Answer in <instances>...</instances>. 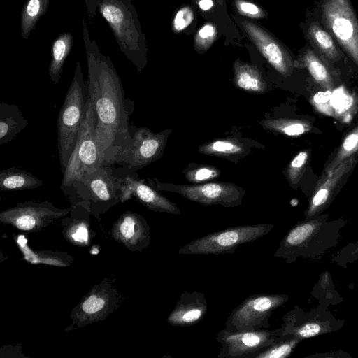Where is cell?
I'll use <instances>...</instances> for the list:
<instances>
[{"mask_svg":"<svg viewBox=\"0 0 358 358\" xmlns=\"http://www.w3.org/2000/svg\"><path fill=\"white\" fill-rule=\"evenodd\" d=\"M236 7L241 15L252 17L261 18L265 16L264 12L256 4L245 0H236Z\"/></svg>","mask_w":358,"mask_h":358,"instance_id":"cell-36","label":"cell"},{"mask_svg":"<svg viewBox=\"0 0 358 358\" xmlns=\"http://www.w3.org/2000/svg\"><path fill=\"white\" fill-rule=\"evenodd\" d=\"M96 142V117L89 96L78 138L60 185L66 195L86 174L101 165Z\"/></svg>","mask_w":358,"mask_h":358,"instance_id":"cell-5","label":"cell"},{"mask_svg":"<svg viewBox=\"0 0 358 358\" xmlns=\"http://www.w3.org/2000/svg\"><path fill=\"white\" fill-rule=\"evenodd\" d=\"M121 51L138 71L143 68L140 55L141 31L134 6L129 0H96Z\"/></svg>","mask_w":358,"mask_h":358,"instance_id":"cell-6","label":"cell"},{"mask_svg":"<svg viewBox=\"0 0 358 358\" xmlns=\"http://www.w3.org/2000/svg\"><path fill=\"white\" fill-rule=\"evenodd\" d=\"M309 152H299L291 161L287 169V175L292 185H296L302 178L308 161Z\"/></svg>","mask_w":358,"mask_h":358,"instance_id":"cell-32","label":"cell"},{"mask_svg":"<svg viewBox=\"0 0 358 358\" xmlns=\"http://www.w3.org/2000/svg\"><path fill=\"white\" fill-rule=\"evenodd\" d=\"M15 239L23 255L24 259L31 264H44L66 267L71 265L73 260V257L66 252L50 250H33L27 245V240L24 236H16Z\"/></svg>","mask_w":358,"mask_h":358,"instance_id":"cell-23","label":"cell"},{"mask_svg":"<svg viewBox=\"0 0 358 358\" xmlns=\"http://www.w3.org/2000/svg\"><path fill=\"white\" fill-rule=\"evenodd\" d=\"M43 181L30 172L11 167L0 171V191H18L38 188Z\"/></svg>","mask_w":358,"mask_h":358,"instance_id":"cell-24","label":"cell"},{"mask_svg":"<svg viewBox=\"0 0 358 358\" xmlns=\"http://www.w3.org/2000/svg\"><path fill=\"white\" fill-rule=\"evenodd\" d=\"M303 29L308 43L329 64L338 63L348 57L311 13L310 16L304 22Z\"/></svg>","mask_w":358,"mask_h":358,"instance_id":"cell-20","label":"cell"},{"mask_svg":"<svg viewBox=\"0 0 358 358\" xmlns=\"http://www.w3.org/2000/svg\"><path fill=\"white\" fill-rule=\"evenodd\" d=\"M218 171L213 167L204 166L189 170L186 173V178L194 182L206 181L218 176Z\"/></svg>","mask_w":358,"mask_h":358,"instance_id":"cell-34","label":"cell"},{"mask_svg":"<svg viewBox=\"0 0 358 358\" xmlns=\"http://www.w3.org/2000/svg\"><path fill=\"white\" fill-rule=\"evenodd\" d=\"M111 236L131 252H141L150 243V228L146 220L132 211H126L113 223Z\"/></svg>","mask_w":358,"mask_h":358,"instance_id":"cell-16","label":"cell"},{"mask_svg":"<svg viewBox=\"0 0 358 358\" xmlns=\"http://www.w3.org/2000/svg\"><path fill=\"white\" fill-rule=\"evenodd\" d=\"M87 63V87L96 117V142L102 164H110L129 137L134 102L125 97L119 75L108 56L92 41L83 22Z\"/></svg>","mask_w":358,"mask_h":358,"instance_id":"cell-1","label":"cell"},{"mask_svg":"<svg viewBox=\"0 0 358 358\" xmlns=\"http://www.w3.org/2000/svg\"><path fill=\"white\" fill-rule=\"evenodd\" d=\"M50 0H27L22 10L21 34L27 39L40 17L45 13Z\"/></svg>","mask_w":358,"mask_h":358,"instance_id":"cell-28","label":"cell"},{"mask_svg":"<svg viewBox=\"0 0 358 358\" xmlns=\"http://www.w3.org/2000/svg\"><path fill=\"white\" fill-rule=\"evenodd\" d=\"M355 163L354 155L343 162L333 171L321 175L307 210L308 217L320 212L330 202L336 189Z\"/></svg>","mask_w":358,"mask_h":358,"instance_id":"cell-18","label":"cell"},{"mask_svg":"<svg viewBox=\"0 0 358 358\" xmlns=\"http://www.w3.org/2000/svg\"><path fill=\"white\" fill-rule=\"evenodd\" d=\"M129 133V138L113 158L111 165L136 172L162 156L169 131L155 133L130 123Z\"/></svg>","mask_w":358,"mask_h":358,"instance_id":"cell-8","label":"cell"},{"mask_svg":"<svg viewBox=\"0 0 358 358\" xmlns=\"http://www.w3.org/2000/svg\"><path fill=\"white\" fill-rule=\"evenodd\" d=\"M198 4L202 10L206 11L213 7V2L212 0H199Z\"/></svg>","mask_w":358,"mask_h":358,"instance_id":"cell-37","label":"cell"},{"mask_svg":"<svg viewBox=\"0 0 358 358\" xmlns=\"http://www.w3.org/2000/svg\"><path fill=\"white\" fill-rule=\"evenodd\" d=\"M120 201L125 202L132 198L136 199L148 209L174 215L181 214L177 206L159 193L145 181L138 178L135 171L119 167Z\"/></svg>","mask_w":358,"mask_h":358,"instance_id":"cell-14","label":"cell"},{"mask_svg":"<svg viewBox=\"0 0 358 358\" xmlns=\"http://www.w3.org/2000/svg\"><path fill=\"white\" fill-rule=\"evenodd\" d=\"M199 150L206 155L223 156L240 153L243 151V147L236 140L220 139L203 144Z\"/></svg>","mask_w":358,"mask_h":358,"instance_id":"cell-31","label":"cell"},{"mask_svg":"<svg viewBox=\"0 0 358 358\" xmlns=\"http://www.w3.org/2000/svg\"><path fill=\"white\" fill-rule=\"evenodd\" d=\"M301 339L290 335H283L265 350L259 353L255 358H285L289 356Z\"/></svg>","mask_w":358,"mask_h":358,"instance_id":"cell-30","label":"cell"},{"mask_svg":"<svg viewBox=\"0 0 358 358\" xmlns=\"http://www.w3.org/2000/svg\"><path fill=\"white\" fill-rule=\"evenodd\" d=\"M29 124L19 107L13 103H0V145L12 141Z\"/></svg>","mask_w":358,"mask_h":358,"instance_id":"cell-22","label":"cell"},{"mask_svg":"<svg viewBox=\"0 0 358 358\" xmlns=\"http://www.w3.org/2000/svg\"><path fill=\"white\" fill-rule=\"evenodd\" d=\"M89 97L87 81L84 80L80 63L76 62L71 83L59 110L57 141L62 174L73 152Z\"/></svg>","mask_w":358,"mask_h":358,"instance_id":"cell-3","label":"cell"},{"mask_svg":"<svg viewBox=\"0 0 358 358\" xmlns=\"http://www.w3.org/2000/svg\"><path fill=\"white\" fill-rule=\"evenodd\" d=\"M358 151V126L349 131L343 138L334 157L324 168L322 174L329 173L343 162L354 156Z\"/></svg>","mask_w":358,"mask_h":358,"instance_id":"cell-29","label":"cell"},{"mask_svg":"<svg viewBox=\"0 0 358 358\" xmlns=\"http://www.w3.org/2000/svg\"><path fill=\"white\" fill-rule=\"evenodd\" d=\"M234 80L238 87L252 93H264L266 91V81L255 66L236 60L234 64Z\"/></svg>","mask_w":358,"mask_h":358,"instance_id":"cell-25","label":"cell"},{"mask_svg":"<svg viewBox=\"0 0 358 358\" xmlns=\"http://www.w3.org/2000/svg\"><path fill=\"white\" fill-rule=\"evenodd\" d=\"M217 36V29L211 22L206 23L197 31L194 37V44L197 50H206L215 41Z\"/></svg>","mask_w":358,"mask_h":358,"instance_id":"cell-33","label":"cell"},{"mask_svg":"<svg viewBox=\"0 0 358 358\" xmlns=\"http://www.w3.org/2000/svg\"><path fill=\"white\" fill-rule=\"evenodd\" d=\"M243 29L268 63L282 76H289L294 61L285 47L266 30L249 22H242Z\"/></svg>","mask_w":358,"mask_h":358,"instance_id":"cell-15","label":"cell"},{"mask_svg":"<svg viewBox=\"0 0 358 358\" xmlns=\"http://www.w3.org/2000/svg\"><path fill=\"white\" fill-rule=\"evenodd\" d=\"M273 224H246L229 227L189 241L178 250L180 255H222L234 253L243 243L268 234Z\"/></svg>","mask_w":358,"mask_h":358,"instance_id":"cell-7","label":"cell"},{"mask_svg":"<svg viewBox=\"0 0 358 358\" xmlns=\"http://www.w3.org/2000/svg\"><path fill=\"white\" fill-rule=\"evenodd\" d=\"M73 36L70 33H64L55 38L52 44V59L48 68L50 78L57 84L62 75L64 64L72 48Z\"/></svg>","mask_w":358,"mask_h":358,"instance_id":"cell-26","label":"cell"},{"mask_svg":"<svg viewBox=\"0 0 358 358\" xmlns=\"http://www.w3.org/2000/svg\"><path fill=\"white\" fill-rule=\"evenodd\" d=\"M71 206L70 213L61 220L62 235L72 245L87 247L96 235L91 228L92 215L82 205Z\"/></svg>","mask_w":358,"mask_h":358,"instance_id":"cell-19","label":"cell"},{"mask_svg":"<svg viewBox=\"0 0 358 358\" xmlns=\"http://www.w3.org/2000/svg\"><path fill=\"white\" fill-rule=\"evenodd\" d=\"M264 126L273 131L289 136H297L309 132L313 129L310 122L302 119L277 118L266 120Z\"/></svg>","mask_w":358,"mask_h":358,"instance_id":"cell-27","label":"cell"},{"mask_svg":"<svg viewBox=\"0 0 358 358\" xmlns=\"http://www.w3.org/2000/svg\"><path fill=\"white\" fill-rule=\"evenodd\" d=\"M329 64L308 43L294 62L295 67L306 69L314 81L321 87L327 90L334 88V80Z\"/></svg>","mask_w":358,"mask_h":358,"instance_id":"cell-21","label":"cell"},{"mask_svg":"<svg viewBox=\"0 0 358 358\" xmlns=\"http://www.w3.org/2000/svg\"><path fill=\"white\" fill-rule=\"evenodd\" d=\"M193 19L192 10L189 7H183L175 15L173 20V29L177 32L184 30L190 24Z\"/></svg>","mask_w":358,"mask_h":358,"instance_id":"cell-35","label":"cell"},{"mask_svg":"<svg viewBox=\"0 0 358 358\" xmlns=\"http://www.w3.org/2000/svg\"><path fill=\"white\" fill-rule=\"evenodd\" d=\"M71 205H82L100 220L110 208L120 203V169L101 164L83 176L66 195Z\"/></svg>","mask_w":358,"mask_h":358,"instance_id":"cell-2","label":"cell"},{"mask_svg":"<svg viewBox=\"0 0 358 358\" xmlns=\"http://www.w3.org/2000/svg\"><path fill=\"white\" fill-rule=\"evenodd\" d=\"M120 294L112 280L104 278L95 285L76 306L71 313V331L105 320L120 304Z\"/></svg>","mask_w":358,"mask_h":358,"instance_id":"cell-9","label":"cell"},{"mask_svg":"<svg viewBox=\"0 0 358 358\" xmlns=\"http://www.w3.org/2000/svg\"><path fill=\"white\" fill-rule=\"evenodd\" d=\"M289 299L285 294H258L247 297L231 313L225 328L231 331H259L270 327L273 312Z\"/></svg>","mask_w":358,"mask_h":358,"instance_id":"cell-10","label":"cell"},{"mask_svg":"<svg viewBox=\"0 0 358 358\" xmlns=\"http://www.w3.org/2000/svg\"><path fill=\"white\" fill-rule=\"evenodd\" d=\"M71 206L59 208L52 202L29 201L18 203L13 207L0 213V222L10 224L27 233H34L44 229L55 221L67 215Z\"/></svg>","mask_w":358,"mask_h":358,"instance_id":"cell-11","label":"cell"},{"mask_svg":"<svg viewBox=\"0 0 358 358\" xmlns=\"http://www.w3.org/2000/svg\"><path fill=\"white\" fill-rule=\"evenodd\" d=\"M311 13L358 66V17L351 0H318Z\"/></svg>","mask_w":358,"mask_h":358,"instance_id":"cell-4","label":"cell"},{"mask_svg":"<svg viewBox=\"0 0 358 358\" xmlns=\"http://www.w3.org/2000/svg\"><path fill=\"white\" fill-rule=\"evenodd\" d=\"M159 190L177 192L187 199L202 205L220 204L224 207H235L241 203L244 191L233 184L208 182L198 185H174L150 180Z\"/></svg>","mask_w":358,"mask_h":358,"instance_id":"cell-13","label":"cell"},{"mask_svg":"<svg viewBox=\"0 0 358 358\" xmlns=\"http://www.w3.org/2000/svg\"><path fill=\"white\" fill-rule=\"evenodd\" d=\"M283 336L282 328L275 330L231 331L221 329L215 338L220 345L218 358H255Z\"/></svg>","mask_w":358,"mask_h":358,"instance_id":"cell-12","label":"cell"},{"mask_svg":"<svg viewBox=\"0 0 358 358\" xmlns=\"http://www.w3.org/2000/svg\"><path fill=\"white\" fill-rule=\"evenodd\" d=\"M208 303L203 292L184 291L167 317L174 327H186L200 322L206 316Z\"/></svg>","mask_w":358,"mask_h":358,"instance_id":"cell-17","label":"cell"}]
</instances>
